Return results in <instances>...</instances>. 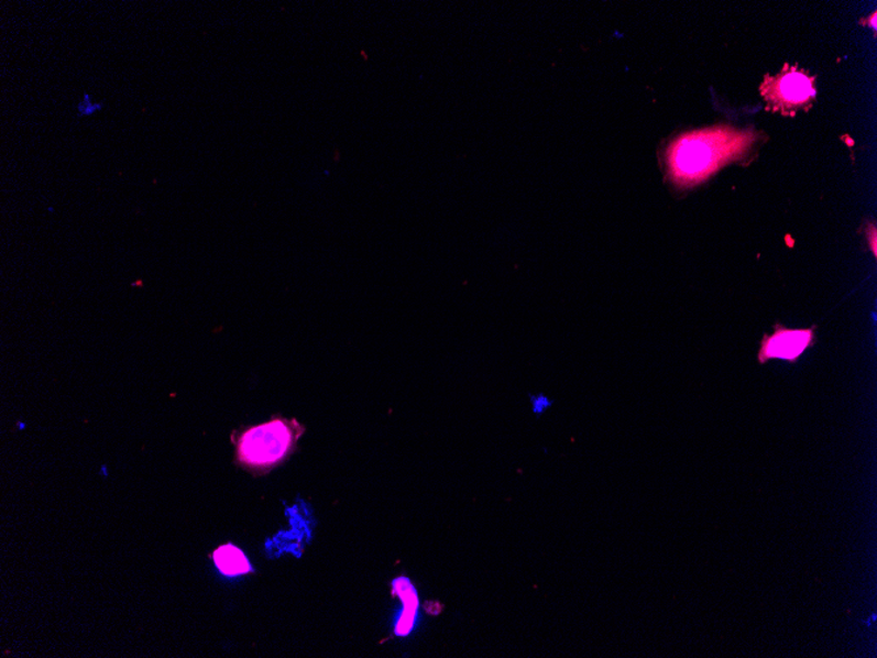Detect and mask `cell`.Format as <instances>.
Wrapping results in <instances>:
<instances>
[{"label":"cell","instance_id":"2","mask_svg":"<svg viewBox=\"0 0 877 658\" xmlns=\"http://www.w3.org/2000/svg\"><path fill=\"white\" fill-rule=\"evenodd\" d=\"M815 329H788L777 325L774 335L765 336L760 342L758 361L760 364L770 362L771 359H783L797 363L804 352L815 342Z\"/></svg>","mask_w":877,"mask_h":658},{"label":"cell","instance_id":"5","mask_svg":"<svg viewBox=\"0 0 877 658\" xmlns=\"http://www.w3.org/2000/svg\"><path fill=\"white\" fill-rule=\"evenodd\" d=\"M392 593L397 595L404 603L403 613L398 617L394 634L404 637L410 635L414 627H416L417 614L419 607V599L416 588L406 577H398L392 582Z\"/></svg>","mask_w":877,"mask_h":658},{"label":"cell","instance_id":"4","mask_svg":"<svg viewBox=\"0 0 877 658\" xmlns=\"http://www.w3.org/2000/svg\"><path fill=\"white\" fill-rule=\"evenodd\" d=\"M764 95L771 100L775 108L797 110L814 97L813 79L798 70H785L775 79L764 85Z\"/></svg>","mask_w":877,"mask_h":658},{"label":"cell","instance_id":"3","mask_svg":"<svg viewBox=\"0 0 877 658\" xmlns=\"http://www.w3.org/2000/svg\"><path fill=\"white\" fill-rule=\"evenodd\" d=\"M716 158L712 144L702 140H686L672 155V175L679 185H691L711 172Z\"/></svg>","mask_w":877,"mask_h":658},{"label":"cell","instance_id":"1","mask_svg":"<svg viewBox=\"0 0 877 658\" xmlns=\"http://www.w3.org/2000/svg\"><path fill=\"white\" fill-rule=\"evenodd\" d=\"M305 426L296 418L275 416L266 423L244 426L231 432L234 464L255 478L266 476L297 450Z\"/></svg>","mask_w":877,"mask_h":658},{"label":"cell","instance_id":"7","mask_svg":"<svg viewBox=\"0 0 877 658\" xmlns=\"http://www.w3.org/2000/svg\"><path fill=\"white\" fill-rule=\"evenodd\" d=\"M105 103H95L90 95L85 94L84 99H81L78 103L77 111L78 118H87L92 117V114L100 112L103 110Z\"/></svg>","mask_w":877,"mask_h":658},{"label":"cell","instance_id":"6","mask_svg":"<svg viewBox=\"0 0 877 658\" xmlns=\"http://www.w3.org/2000/svg\"><path fill=\"white\" fill-rule=\"evenodd\" d=\"M215 566L223 575L237 577L253 573L246 555L234 545H222L212 553Z\"/></svg>","mask_w":877,"mask_h":658}]
</instances>
